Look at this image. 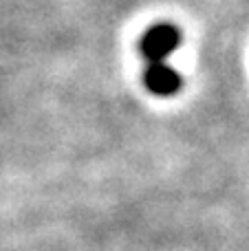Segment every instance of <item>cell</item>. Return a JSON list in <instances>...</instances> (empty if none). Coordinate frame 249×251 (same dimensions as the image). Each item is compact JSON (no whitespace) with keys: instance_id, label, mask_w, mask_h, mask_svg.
Masks as SVG:
<instances>
[{"instance_id":"6da1fadb","label":"cell","mask_w":249,"mask_h":251,"mask_svg":"<svg viewBox=\"0 0 249 251\" xmlns=\"http://www.w3.org/2000/svg\"><path fill=\"white\" fill-rule=\"evenodd\" d=\"M181 47V29L174 25H161L150 26L139 40V51L146 57L148 64H163L176 49Z\"/></svg>"},{"instance_id":"7a4b0ae2","label":"cell","mask_w":249,"mask_h":251,"mask_svg":"<svg viewBox=\"0 0 249 251\" xmlns=\"http://www.w3.org/2000/svg\"><path fill=\"white\" fill-rule=\"evenodd\" d=\"M144 84L150 93L159 97H172L181 91L183 86V77L176 69H172L168 62L163 64H148L144 73Z\"/></svg>"}]
</instances>
